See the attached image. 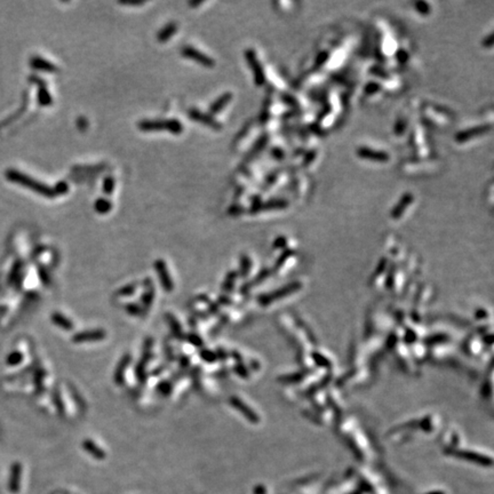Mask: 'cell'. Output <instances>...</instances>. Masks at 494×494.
Returning <instances> with one entry per match:
<instances>
[{"mask_svg":"<svg viewBox=\"0 0 494 494\" xmlns=\"http://www.w3.org/2000/svg\"><path fill=\"white\" fill-rule=\"evenodd\" d=\"M6 177L12 182H14V183L23 185V187L30 189L32 191L39 193V195H42L44 197L53 198L56 196L54 189L48 187V185L43 184L42 182L32 179L30 176H27L26 174L16 171V169H8L6 172Z\"/></svg>","mask_w":494,"mask_h":494,"instance_id":"obj_1","label":"cell"},{"mask_svg":"<svg viewBox=\"0 0 494 494\" xmlns=\"http://www.w3.org/2000/svg\"><path fill=\"white\" fill-rule=\"evenodd\" d=\"M139 128L143 132H159L167 131L173 134H181L183 131V126L179 120L168 119V120H143L139 124Z\"/></svg>","mask_w":494,"mask_h":494,"instance_id":"obj_2","label":"cell"},{"mask_svg":"<svg viewBox=\"0 0 494 494\" xmlns=\"http://www.w3.org/2000/svg\"><path fill=\"white\" fill-rule=\"evenodd\" d=\"M245 58H246L247 62H249L251 69H252L255 85H258V86H262V85L265 84V82H266V77H265V72H263V69H262L260 61H259L257 58V54H255L254 51L249 50V51L245 52Z\"/></svg>","mask_w":494,"mask_h":494,"instance_id":"obj_3","label":"cell"},{"mask_svg":"<svg viewBox=\"0 0 494 494\" xmlns=\"http://www.w3.org/2000/svg\"><path fill=\"white\" fill-rule=\"evenodd\" d=\"M181 53H182V55L184 56V58L195 61V62H198L204 67L213 68L214 64H215V62H214V60L212 58H209V56L206 55L205 53L198 51L193 47H189V46L184 47Z\"/></svg>","mask_w":494,"mask_h":494,"instance_id":"obj_4","label":"cell"},{"mask_svg":"<svg viewBox=\"0 0 494 494\" xmlns=\"http://www.w3.org/2000/svg\"><path fill=\"white\" fill-rule=\"evenodd\" d=\"M189 117L191 118V120L198 121V123H201L206 125V126H209L213 129H221V124L217 123V121L213 118L212 116L208 115V113L201 112L197 109H190L189 110Z\"/></svg>","mask_w":494,"mask_h":494,"instance_id":"obj_5","label":"cell"},{"mask_svg":"<svg viewBox=\"0 0 494 494\" xmlns=\"http://www.w3.org/2000/svg\"><path fill=\"white\" fill-rule=\"evenodd\" d=\"M155 269L158 273V276H159L163 289L165 291H167V292H172L173 289H174V285H173L172 278H171V276H169L167 267H166V263L163 260L156 261L155 262Z\"/></svg>","mask_w":494,"mask_h":494,"instance_id":"obj_6","label":"cell"},{"mask_svg":"<svg viewBox=\"0 0 494 494\" xmlns=\"http://www.w3.org/2000/svg\"><path fill=\"white\" fill-rule=\"evenodd\" d=\"M489 129H491V125H481V126L472 127L471 129H467V131H462L460 133H457L455 135V141L456 142H467V141L475 139L476 136L483 135L485 133H487Z\"/></svg>","mask_w":494,"mask_h":494,"instance_id":"obj_7","label":"cell"},{"mask_svg":"<svg viewBox=\"0 0 494 494\" xmlns=\"http://www.w3.org/2000/svg\"><path fill=\"white\" fill-rule=\"evenodd\" d=\"M357 155L359 158H363V159L380 161V163H384V161L389 160V155H388L387 152L379 151V150H373L365 147L359 148L357 150Z\"/></svg>","mask_w":494,"mask_h":494,"instance_id":"obj_8","label":"cell"},{"mask_svg":"<svg viewBox=\"0 0 494 494\" xmlns=\"http://www.w3.org/2000/svg\"><path fill=\"white\" fill-rule=\"evenodd\" d=\"M107 337V333L102 330H96V331H86V332H80V333H77L74 338H72V341L76 343H83V342H94V341H101Z\"/></svg>","mask_w":494,"mask_h":494,"instance_id":"obj_9","label":"cell"},{"mask_svg":"<svg viewBox=\"0 0 494 494\" xmlns=\"http://www.w3.org/2000/svg\"><path fill=\"white\" fill-rule=\"evenodd\" d=\"M31 80L34 83H36L38 85V100H39V104L40 105H44V107H47V105H51L53 103V100H52V96L50 94V92H48L47 90V86H46V84L43 82L42 79L38 78V77H31Z\"/></svg>","mask_w":494,"mask_h":494,"instance_id":"obj_10","label":"cell"},{"mask_svg":"<svg viewBox=\"0 0 494 494\" xmlns=\"http://www.w3.org/2000/svg\"><path fill=\"white\" fill-rule=\"evenodd\" d=\"M230 404H231L232 406L236 408V410L240 411L242 415L246 416V418L249 420H251V422H254V423L259 422V416L255 414V413L251 410V408L247 406V405L242 403L239 398H237V397H231V398H230Z\"/></svg>","mask_w":494,"mask_h":494,"instance_id":"obj_11","label":"cell"},{"mask_svg":"<svg viewBox=\"0 0 494 494\" xmlns=\"http://www.w3.org/2000/svg\"><path fill=\"white\" fill-rule=\"evenodd\" d=\"M412 202H413V196L411 195V193H406V195H404L402 198H400L398 204L396 205V207L392 209L391 216L394 218H399L404 214L405 209H406L408 206L412 204Z\"/></svg>","mask_w":494,"mask_h":494,"instance_id":"obj_12","label":"cell"},{"mask_svg":"<svg viewBox=\"0 0 494 494\" xmlns=\"http://www.w3.org/2000/svg\"><path fill=\"white\" fill-rule=\"evenodd\" d=\"M299 289V286L298 285H290V286H287L285 287V289H282V290H279L277 291L276 293H274V294H270V295H267V297H263L260 299V301L262 305H268V303H270L273 300H276V299H279V298H283V297H286L287 294H290V293H292L294 292L295 290H298Z\"/></svg>","mask_w":494,"mask_h":494,"instance_id":"obj_13","label":"cell"},{"mask_svg":"<svg viewBox=\"0 0 494 494\" xmlns=\"http://www.w3.org/2000/svg\"><path fill=\"white\" fill-rule=\"evenodd\" d=\"M231 99H232L231 93H224L223 95H221L220 98L215 101V102L210 105L209 112L212 113V115H215V113H218L220 111H222V109H223L225 105H228L230 103Z\"/></svg>","mask_w":494,"mask_h":494,"instance_id":"obj_14","label":"cell"},{"mask_svg":"<svg viewBox=\"0 0 494 494\" xmlns=\"http://www.w3.org/2000/svg\"><path fill=\"white\" fill-rule=\"evenodd\" d=\"M31 67L34 69H37V70L42 71H47V72H54L58 70L54 64L51 63L50 61H47L45 59L42 58H34L31 60Z\"/></svg>","mask_w":494,"mask_h":494,"instance_id":"obj_15","label":"cell"},{"mask_svg":"<svg viewBox=\"0 0 494 494\" xmlns=\"http://www.w3.org/2000/svg\"><path fill=\"white\" fill-rule=\"evenodd\" d=\"M83 446H84L85 451L90 453V454L94 456L95 459L103 460L105 457V453H104L103 449L100 448L98 445H96L94 442H92V440H88V439L84 440Z\"/></svg>","mask_w":494,"mask_h":494,"instance_id":"obj_16","label":"cell"},{"mask_svg":"<svg viewBox=\"0 0 494 494\" xmlns=\"http://www.w3.org/2000/svg\"><path fill=\"white\" fill-rule=\"evenodd\" d=\"M129 363H131V357H129V356H125V357H123V359L120 360L118 367H117V370L115 372V381L117 384L123 383L125 371H126Z\"/></svg>","mask_w":494,"mask_h":494,"instance_id":"obj_17","label":"cell"},{"mask_svg":"<svg viewBox=\"0 0 494 494\" xmlns=\"http://www.w3.org/2000/svg\"><path fill=\"white\" fill-rule=\"evenodd\" d=\"M52 321H53V323L56 324V325H58L59 327H61V329H63L66 331H70L72 327H74V324L69 321L66 316L61 315L59 313H55V314L52 315Z\"/></svg>","mask_w":494,"mask_h":494,"instance_id":"obj_18","label":"cell"},{"mask_svg":"<svg viewBox=\"0 0 494 494\" xmlns=\"http://www.w3.org/2000/svg\"><path fill=\"white\" fill-rule=\"evenodd\" d=\"M176 30H177V28H176L175 23L167 24V26L164 27L163 29L159 31V34H158V40H159L160 43L167 42V40L171 38L174 34H175Z\"/></svg>","mask_w":494,"mask_h":494,"instance_id":"obj_19","label":"cell"},{"mask_svg":"<svg viewBox=\"0 0 494 494\" xmlns=\"http://www.w3.org/2000/svg\"><path fill=\"white\" fill-rule=\"evenodd\" d=\"M287 206L285 200H270L266 204H258L254 206V209H273V208H284Z\"/></svg>","mask_w":494,"mask_h":494,"instance_id":"obj_20","label":"cell"},{"mask_svg":"<svg viewBox=\"0 0 494 494\" xmlns=\"http://www.w3.org/2000/svg\"><path fill=\"white\" fill-rule=\"evenodd\" d=\"M111 207H112L111 202L109 201L108 199H105V198H100V199H98V200H96V202H95V209H96V212L101 213V214L108 213L109 210L111 209Z\"/></svg>","mask_w":494,"mask_h":494,"instance_id":"obj_21","label":"cell"},{"mask_svg":"<svg viewBox=\"0 0 494 494\" xmlns=\"http://www.w3.org/2000/svg\"><path fill=\"white\" fill-rule=\"evenodd\" d=\"M167 319H168V324H169V326H171V330L173 331V333L176 335V337H181V326H180V324L177 323V321L175 318L173 317V316L171 315H167Z\"/></svg>","mask_w":494,"mask_h":494,"instance_id":"obj_22","label":"cell"},{"mask_svg":"<svg viewBox=\"0 0 494 494\" xmlns=\"http://www.w3.org/2000/svg\"><path fill=\"white\" fill-rule=\"evenodd\" d=\"M216 357H217V356L215 354H214V352L210 351V350L201 349V351H200V358L204 359L205 362H207V363L215 362Z\"/></svg>","mask_w":494,"mask_h":494,"instance_id":"obj_23","label":"cell"},{"mask_svg":"<svg viewBox=\"0 0 494 494\" xmlns=\"http://www.w3.org/2000/svg\"><path fill=\"white\" fill-rule=\"evenodd\" d=\"M415 10L419 12L421 15H428L430 13V6L426 2H419L415 4Z\"/></svg>","mask_w":494,"mask_h":494,"instance_id":"obj_24","label":"cell"},{"mask_svg":"<svg viewBox=\"0 0 494 494\" xmlns=\"http://www.w3.org/2000/svg\"><path fill=\"white\" fill-rule=\"evenodd\" d=\"M113 189H115V180H113L112 177H107V179L104 180L103 191L105 193H108V195H111Z\"/></svg>","mask_w":494,"mask_h":494,"instance_id":"obj_25","label":"cell"},{"mask_svg":"<svg viewBox=\"0 0 494 494\" xmlns=\"http://www.w3.org/2000/svg\"><path fill=\"white\" fill-rule=\"evenodd\" d=\"M135 290H136L135 285H127V286L123 287L121 290H119L118 292H117V294L120 295V297H127V295H132L133 293H134Z\"/></svg>","mask_w":494,"mask_h":494,"instance_id":"obj_26","label":"cell"},{"mask_svg":"<svg viewBox=\"0 0 494 494\" xmlns=\"http://www.w3.org/2000/svg\"><path fill=\"white\" fill-rule=\"evenodd\" d=\"M153 297H155V294H153V290L151 289L150 291H147V292L144 293V295L142 297V302H143V305L149 308L150 306H151V303H152V300H153Z\"/></svg>","mask_w":494,"mask_h":494,"instance_id":"obj_27","label":"cell"},{"mask_svg":"<svg viewBox=\"0 0 494 494\" xmlns=\"http://www.w3.org/2000/svg\"><path fill=\"white\" fill-rule=\"evenodd\" d=\"M251 269V261L247 257L241 258V275L242 276H246V274H249V271Z\"/></svg>","mask_w":494,"mask_h":494,"instance_id":"obj_28","label":"cell"},{"mask_svg":"<svg viewBox=\"0 0 494 494\" xmlns=\"http://www.w3.org/2000/svg\"><path fill=\"white\" fill-rule=\"evenodd\" d=\"M188 341L191 343V345H193L195 347H198V348H200L202 345H204V342H202V340L198 337V335L196 334H190L188 335Z\"/></svg>","mask_w":494,"mask_h":494,"instance_id":"obj_29","label":"cell"},{"mask_svg":"<svg viewBox=\"0 0 494 494\" xmlns=\"http://www.w3.org/2000/svg\"><path fill=\"white\" fill-rule=\"evenodd\" d=\"M234 278H236V274H234V273H231V274L229 275L228 277H226L225 282H224V285H223V290L224 291H230V290L232 289Z\"/></svg>","mask_w":494,"mask_h":494,"instance_id":"obj_30","label":"cell"},{"mask_svg":"<svg viewBox=\"0 0 494 494\" xmlns=\"http://www.w3.org/2000/svg\"><path fill=\"white\" fill-rule=\"evenodd\" d=\"M54 191L56 193V196L63 195V193H66L68 191V184L66 183V182H60V183L56 185Z\"/></svg>","mask_w":494,"mask_h":494,"instance_id":"obj_31","label":"cell"},{"mask_svg":"<svg viewBox=\"0 0 494 494\" xmlns=\"http://www.w3.org/2000/svg\"><path fill=\"white\" fill-rule=\"evenodd\" d=\"M172 389V386L169 384V382H161L159 384V387H158V390H159L161 394H164V395H168V392L171 391Z\"/></svg>","mask_w":494,"mask_h":494,"instance_id":"obj_32","label":"cell"},{"mask_svg":"<svg viewBox=\"0 0 494 494\" xmlns=\"http://www.w3.org/2000/svg\"><path fill=\"white\" fill-rule=\"evenodd\" d=\"M126 310H127V313H129L131 315H134V316H140L141 314H142L141 313V309L136 305H128L126 307Z\"/></svg>","mask_w":494,"mask_h":494,"instance_id":"obj_33","label":"cell"},{"mask_svg":"<svg viewBox=\"0 0 494 494\" xmlns=\"http://www.w3.org/2000/svg\"><path fill=\"white\" fill-rule=\"evenodd\" d=\"M380 88V86L378 84H368L366 88H365V93H367V94H374V93H376V91H378Z\"/></svg>","mask_w":494,"mask_h":494,"instance_id":"obj_34","label":"cell"},{"mask_svg":"<svg viewBox=\"0 0 494 494\" xmlns=\"http://www.w3.org/2000/svg\"><path fill=\"white\" fill-rule=\"evenodd\" d=\"M136 376L141 380V381H143V380L145 379V371H144V366L142 365V364H140V365L136 367Z\"/></svg>","mask_w":494,"mask_h":494,"instance_id":"obj_35","label":"cell"},{"mask_svg":"<svg viewBox=\"0 0 494 494\" xmlns=\"http://www.w3.org/2000/svg\"><path fill=\"white\" fill-rule=\"evenodd\" d=\"M121 5H125V6H141V5H144V2H120Z\"/></svg>","mask_w":494,"mask_h":494,"instance_id":"obj_36","label":"cell"},{"mask_svg":"<svg viewBox=\"0 0 494 494\" xmlns=\"http://www.w3.org/2000/svg\"><path fill=\"white\" fill-rule=\"evenodd\" d=\"M405 131V124L403 121H398L396 125V134H400V133H404Z\"/></svg>","mask_w":494,"mask_h":494,"instance_id":"obj_37","label":"cell"},{"mask_svg":"<svg viewBox=\"0 0 494 494\" xmlns=\"http://www.w3.org/2000/svg\"><path fill=\"white\" fill-rule=\"evenodd\" d=\"M483 45H484V47H492V45H493V35L492 34L484 40Z\"/></svg>","mask_w":494,"mask_h":494,"instance_id":"obj_38","label":"cell"},{"mask_svg":"<svg viewBox=\"0 0 494 494\" xmlns=\"http://www.w3.org/2000/svg\"><path fill=\"white\" fill-rule=\"evenodd\" d=\"M397 56H398V59H399L400 62H405V61H406V59H407V54L404 51L398 52V55H397Z\"/></svg>","mask_w":494,"mask_h":494,"instance_id":"obj_39","label":"cell"}]
</instances>
